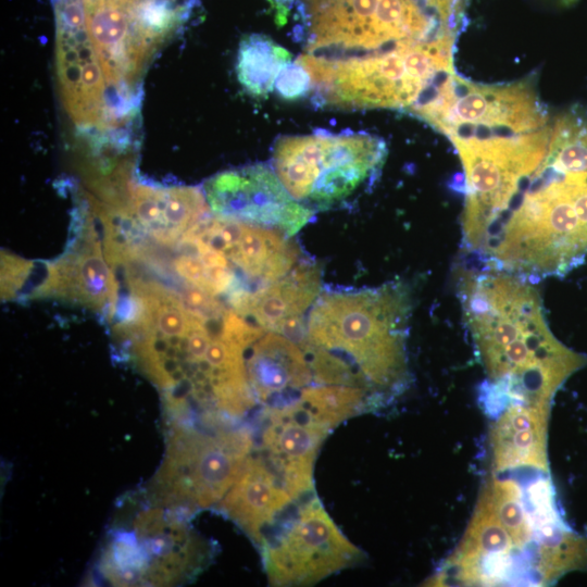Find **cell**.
<instances>
[{"mask_svg":"<svg viewBox=\"0 0 587 587\" xmlns=\"http://www.w3.org/2000/svg\"><path fill=\"white\" fill-rule=\"evenodd\" d=\"M551 133L497 155L460 158L463 247L479 265L530 283L587 259V170L560 159Z\"/></svg>","mask_w":587,"mask_h":587,"instance_id":"obj_1","label":"cell"},{"mask_svg":"<svg viewBox=\"0 0 587 587\" xmlns=\"http://www.w3.org/2000/svg\"><path fill=\"white\" fill-rule=\"evenodd\" d=\"M458 294L486 374L480 401L497 416L512 403L550 405L558 389L587 365V357L550 330L538 289L511 273L462 266Z\"/></svg>","mask_w":587,"mask_h":587,"instance_id":"obj_2","label":"cell"},{"mask_svg":"<svg viewBox=\"0 0 587 587\" xmlns=\"http://www.w3.org/2000/svg\"><path fill=\"white\" fill-rule=\"evenodd\" d=\"M410 294L399 282L320 295L298 344L315 384L361 388L377 408L401 394L410 379Z\"/></svg>","mask_w":587,"mask_h":587,"instance_id":"obj_3","label":"cell"},{"mask_svg":"<svg viewBox=\"0 0 587 587\" xmlns=\"http://www.w3.org/2000/svg\"><path fill=\"white\" fill-rule=\"evenodd\" d=\"M314 88L340 108L407 109L432 98L452 75L453 49L423 46L385 53L300 55Z\"/></svg>","mask_w":587,"mask_h":587,"instance_id":"obj_4","label":"cell"},{"mask_svg":"<svg viewBox=\"0 0 587 587\" xmlns=\"http://www.w3.org/2000/svg\"><path fill=\"white\" fill-rule=\"evenodd\" d=\"M149 501V500H148ZM150 503L117 516L101 549L98 571L111 585L172 586L202 572L212 555L209 544L182 514Z\"/></svg>","mask_w":587,"mask_h":587,"instance_id":"obj_5","label":"cell"},{"mask_svg":"<svg viewBox=\"0 0 587 587\" xmlns=\"http://www.w3.org/2000/svg\"><path fill=\"white\" fill-rule=\"evenodd\" d=\"M245 429L205 430L190 421L168 422L166 449L146 495L184 516L218 504L250 455Z\"/></svg>","mask_w":587,"mask_h":587,"instance_id":"obj_6","label":"cell"},{"mask_svg":"<svg viewBox=\"0 0 587 587\" xmlns=\"http://www.w3.org/2000/svg\"><path fill=\"white\" fill-rule=\"evenodd\" d=\"M385 142L369 134L284 136L272 153L274 171L294 199L326 210L371 180L386 159Z\"/></svg>","mask_w":587,"mask_h":587,"instance_id":"obj_7","label":"cell"},{"mask_svg":"<svg viewBox=\"0 0 587 587\" xmlns=\"http://www.w3.org/2000/svg\"><path fill=\"white\" fill-rule=\"evenodd\" d=\"M271 586H310L359 564L363 552L338 528L320 500L304 503L260 545Z\"/></svg>","mask_w":587,"mask_h":587,"instance_id":"obj_8","label":"cell"},{"mask_svg":"<svg viewBox=\"0 0 587 587\" xmlns=\"http://www.w3.org/2000/svg\"><path fill=\"white\" fill-rule=\"evenodd\" d=\"M57 73L62 100L77 126L101 127L127 111L109 86L90 45L83 0H53Z\"/></svg>","mask_w":587,"mask_h":587,"instance_id":"obj_9","label":"cell"},{"mask_svg":"<svg viewBox=\"0 0 587 587\" xmlns=\"http://www.w3.org/2000/svg\"><path fill=\"white\" fill-rule=\"evenodd\" d=\"M203 193L215 215L276 229L288 237L314 213L294 199L263 164L221 172L204 183Z\"/></svg>","mask_w":587,"mask_h":587,"instance_id":"obj_10","label":"cell"},{"mask_svg":"<svg viewBox=\"0 0 587 587\" xmlns=\"http://www.w3.org/2000/svg\"><path fill=\"white\" fill-rule=\"evenodd\" d=\"M184 237L226 258L251 292L275 283L300 262V249L284 233L217 215L207 216Z\"/></svg>","mask_w":587,"mask_h":587,"instance_id":"obj_11","label":"cell"},{"mask_svg":"<svg viewBox=\"0 0 587 587\" xmlns=\"http://www.w3.org/2000/svg\"><path fill=\"white\" fill-rule=\"evenodd\" d=\"M86 32L104 77L126 111L155 49L143 38L133 0H83Z\"/></svg>","mask_w":587,"mask_h":587,"instance_id":"obj_12","label":"cell"},{"mask_svg":"<svg viewBox=\"0 0 587 587\" xmlns=\"http://www.w3.org/2000/svg\"><path fill=\"white\" fill-rule=\"evenodd\" d=\"M89 213L82 216L67 251L48 266L42 284L33 296H54L78 302L113 320L117 301V280L101 250V241Z\"/></svg>","mask_w":587,"mask_h":587,"instance_id":"obj_13","label":"cell"},{"mask_svg":"<svg viewBox=\"0 0 587 587\" xmlns=\"http://www.w3.org/2000/svg\"><path fill=\"white\" fill-rule=\"evenodd\" d=\"M262 434L264 459L282 478L294 500L313 488V469L321 445L332 428L298 400L270 408Z\"/></svg>","mask_w":587,"mask_h":587,"instance_id":"obj_14","label":"cell"},{"mask_svg":"<svg viewBox=\"0 0 587 587\" xmlns=\"http://www.w3.org/2000/svg\"><path fill=\"white\" fill-rule=\"evenodd\" d=\"M126 210L138 227L161 246L173 247L197 223L209 216V204L196 187H162L129 180Z\"/></svg>","mask_w":587,"mask_h":587,"instance_id":"obj_15","label":"cell"},{"mask_svg":"<svg viewBox=\"0 0 587 587\" xmlns=\"http://www.w3.org/2000/svg\"><path fill=\"white\" fill-rule=\"evenodd\" d=\"M248 380L254 399L270 408L289 403L307 388L313 377L303 349L288 337L267 330L246 354Z\"/></svg>","mask_w":587,"mask_h":587,"instance_id":"obj_16","label":"cell"},{"mask_svg":"<svg viewBox=\"0 0 587 587\" xmlns=\"http://www.w3.org/2000/svg\"><path fill=\"white\" fill-rule=\"evenodd\" d=\"M320 290V267L300 261L275 283L252 292L238 313L264 330L297 342L304 330L303 314L313 305Z\"/></svg>","mask_w":587,"mask_h":587,"instance_id":"obj_17","label":"cell"},{"mask_svg":"<svg viewBox=\"0 0 587 587\" xmlns=\"http://www.w3.org/2000/svg\"><path fill=\"white\" fill-rule=\"evenodd\" d=\"M550 407L512 403L496 417L490 430L495 473H549L547 439Z\"/></svg>","mask_w":587,"mask_h":587,"instance_id":"obj_18","label":"cell"},{"mask_svg":"<svg viewBox=\"0 0 587 587\" xmlns=\"http://www.w3.org/2000/svg\"><path fill=\"white\" fill-rule=\"evenodd\" d=\"M292 501L264 457L249 455L218 509L260 546L266 527Z\"/></svg>","mask_w":587,"mask_h":587,"instance_id":"obj_19","label":"cell"},{"mask_svg":"<svg viewBox=\"0 0 587 587\" xmlns=\"http://www.w3.org/2000/svg\"><path fill=\"white\" fill-rule=\"evenodd\" d=\"M290 61V53L271 38L250 35L238 49V80L250 95L265 97L274 89L278 74Z\"/></svg>","mask_w":587,"mask_h":587,"instance_id":"obj_20","label":"cell"},{"mask_svg":"<svg viewBox=\"0 0 587 587\" xmlns=\"http://www.w3.org/2000/svg\"><path fill=\"white\" fill-rule=\"evenodd\" d=\"M297 400L332 429L349 417L377 408L366 391L346 385L308 386Z\"/></svg>","mask_w":587,"mask_h":587,"instance_id":"obj_21","label":"cell"},{"mask_svg":"<svg viewBox=\"0 0 587 587\" xmlns=\"http://www.w3.org/2000/svg\"><path fill=\"white\" fill-rule=\"evenodd\" d=\"M137 26L157 50L180 25L185 9L172 0H133Z\"/></svg>","mask_w":587,"mask_h":587,"instance_id":"obj_22","label":"cell"},{"mask_svg":"<svg viewBox=\"0 0 587 587\" xmlns=\"http://www.w3.org/2000/svg\"><path fill=\"white\" fill-rule=\"evenodd\" d=\"M274 88L286 100L300 99L314 88L312 75L300 57L283 67Z\"/></svg>","mask_w":587,"mask_h":587,"instance_id":"obj_23","label":"cell"},{"mask_svg":"<svg viewBox=\"0 0 587 587\" xmlns=\"http://www.w3.org/2000/svg\"><path fill=\"white\" fill-rule=\"evenodd\" d=\"M30 261L1 251V299H13L30 275Z\"/></svg>","mask_w":587,"mask_h":587,"instance_id":"obj_24","label":"cell"},{"mask_svg":"<svg viewBox=\"0 0 587 587\" xmlns=\"http://www.w3.org/2000/svg\"><path fill=\"white\" fill-rule=\"evenodd\" d=\"M277 3H288V2H291L294 0H275Z\"/></svg>","mask_w":587,"mask_h":587,"instance_id":"obj_25","label":"cell"}]
</instances>
